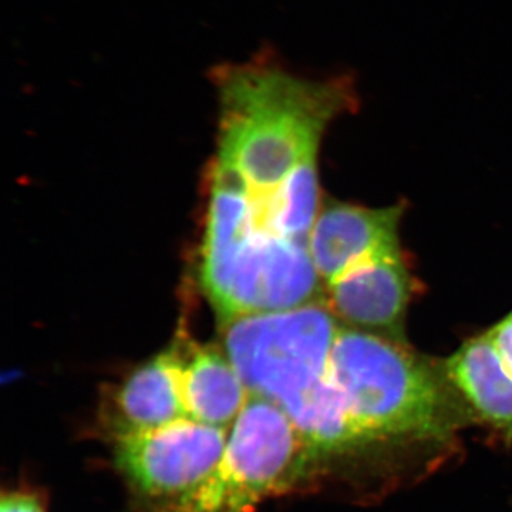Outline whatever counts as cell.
<instances>
[{
  "mask_svg": "<svg viewBox=\"0 0 512 512\" xmlns=\"http://www.w3.org/2000/svg\"><path fill=\"white\" fill-rule=\"evenodd\" d=\"M220 110L215 170L244 190H271L309 158L330 120L356 103L349 74L312 80L265 47L210 73Z\"/></svg>",
  "mask_w": 512,
  "mask_h": 512,
  "instance_id": "obj_1",
  "label": "cell"
},
{
  "mask_svg": "<svg viewBox=\"0 0 512 512\" xmlns=\"http://www.w3.org/2000/svg\"><path fill=\"white\" fill-rule=\"evenodd\" d=\"M225 328V352L248 392L281 407L316 456L365 444L330 379V352L339 330L330 309L315 302L242 316Z\"/></svg>",
  "mask_w": 512,
  "mask_h": 512,
  "instance_id": "obj_2",
  "label": "cell"
},
{
  "mask_svg": "<svg viewBox=\"0 0 512 512\" xmlns=\"http://www.w3.org/2000/svg\"><path fill=\"white\" fill-rule=\"evenodd\" d=\"M201 279L222 323L319 302V274L308 245L252 231L244 191L214 174Z\"/></svg>",
  "mask_w": 512,
  "mask_h": 512,
  "instance_id": "obj_3",
  "label": "cell"
},
{
  "mask_svg": "<svg viewBox=\"0 0 512 512\" xmlns=\"http://www.w3.org/2000/svg\"><path fill=\"white\" fill-rule=\"evenodd\" d=\"M329 372L365 444L444 440L460 426V413L433 370L386 336L339 329Z\"/></svg>",
  "mask_w": 512,
  "mask_h": 512,
  "instance_id": "obj_4",
  "label": "cell"
},
{
  "mask_svg": "<svg viewBox=\"0 0 512 512\" xmlns=\"http://www.w3.org/2000/svg\"><path fill=\"white\" fill-rule=\"evenodd\" d=\"M318 460L281 407L249 393L215 470L191 493L154 512H254L266 498L296 487Z\"/></svg>",
  "mask_w": 512,
  "mask_h": 512,
  "instance_id": "obj_5",
  "label": "cell"
},
{
  "mask_svg": "<svg viewBox=\"0 0 512 512\" xmlns=\"http://www.w3.org/2000/svg\"><path fill=\"white\" fill-rule=\"evenodd\" d=\"M227 441V429L181 419L114 440V463L138 495L160 505L204 483Z\"/></svg>",
  "mask_w": 512,
  "mask_h": 512,
  "instance_id": "obj_6",
  "label": "cell"
},
{
  "mask_svg": "<svg viewBox=\"0 0 512 512\" xmlns=\"http://www.w3.org/2000/svg\"><path fill=\"white\" fill-rule=\"evenodd\" d=\"M173 359L187 419L228 429L247 403L249 392L227 352L200 345L185 333L167 350Z\"/></svg>",
  "mask_w": 512,
  "mask_h": 512,
  "instance_id": "obj_7",
  "label": "cell"
},
{
  "mask_svg": "<svg viewBox=\"0 0 512 512\" xmlns=\"http://www.w3.org/2000/svg\"><path fill=\"white\" fill-rule=\"evenodd\" d=\"M329 308L359 328L396 333L410 298L400 251L367 256L328 284Z\"/></svg>",
  "mask_w": 512,
  "mask_h": 512,
  "instance_id": "obj_8",
  "label": "cell"
},
{
  "mask_svg": "<svg viewBox=\"0 0 512 512\" xmlns=\"http://www.w3.org/2000/svg\"><path fill=\"white\" fill-rule=\"evenodd\" d=\"M400 208L367 210L335 204L319 215L309 238V252L320 278L330 284L367 256L400 251Z\"/></svg>",
  "mask_w": 512,
  "mask_h": 512,
  "instance_id": "obj_9",
  "label": "cell"
},
{
  "mask_svg": "<svg viewBox=\"0 0 512 512\" xmlns=\"http://www.w3.org/2000/svg\"><path fill=\"white\" fill-rule=\"evenodd\" d=\"M187 419L170 353L138 367L117 387L103 409L101 423L111 439L144 433Z\"/></svg>",
  "mask_w": 512,
  "mask_h": 512,
  "instance_id": "obj_10",
  "label": "cell"
},
{
  "mask_svg": "<svg viewBox=\"0 0 512 512\" xmlns=\"http://www.w3.org/2000/svg\"><path fill=\"white\" fill-rule=\"evenodd\" d=\"M315 158L303 161L271 190L248 191L239 185L247 198V220L252 231L309 247V238L318 220Z\"/></svg>",
  "mask_w": 512,
  "mask_h": 512,
  "instance_id": "obj_11",
  "label": "cell"
},
{
  "mask_svg": "<svg viewBox=\"0 0 512 512\" xmlns=\"http://www.w3.org/2000/svg\"><path fill=\"white\" fill-rule=\"evenodd\" d=\"M446 373L481 419L512 433V373L487 335L457 350Z\"/></svg>",
  "mask_w": 512,
  "mask_h": 512,
  "instance_id": "obj_12",
  "label": "cell"
},
{
  "mask_svg": "<svg viewBox=\"0 0 512 512\" xmlns=\"http://www.w3.org/2000/svg\"><path fill=\"white\" fill-rule=\"evenodd\" d=\"M487 336L500 353L505 366L512 373V315L498 323L491 332L487 333Z\"/></svg>",
  "mask_w": 512,
  "mask_h": 512,
  "instance_id": "obj_13",
  "label": "cell"
},
{
  "mask_svg": "<svg viewBox=\"0 0 512 512\" xmlns=\"http://www.w3.org/2000/svg\"><path fill=\"white\" fill-rule=\"evenodd\" d=\"M0 512H46L42 501L32 493L3 494L2 503H0Z\"/></svg>",
  "mask_w": 512,
  "mask_h": 512,
  "instance_id": "obj_14",
  "label": "cell"
}]
</instances>
